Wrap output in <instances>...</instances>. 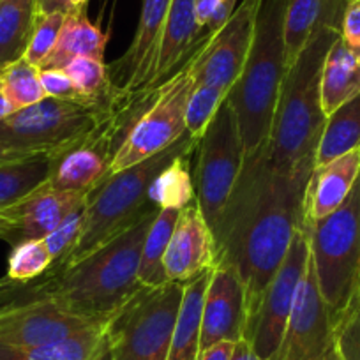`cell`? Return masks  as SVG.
Wrapping results in <instances>:
<instances>
[{"mask_svg":"<svg viewBox=\"0 0 360 360\" xmlns=\"http://www.w3.org/2000/svg\"><path fill=\"white\" fill-rule=\"evenodd\" d=\"M244 161L238 120L226 98L196 147L195 200L212 231L230 202Z\"/></svg>","mask_w":360,"mask_h":360,"instance_id":"9","label":"cell"},{"mask_svg":"<svg viewBox=\"0 0 360 360\" xmlns=\"http://www.w3.org/2000/svg\"><path fill=\"white\" fill-rule=\"evenodd\" d=\"M65 16H68V13L62 11L37 16L32 37H30V43L25 51V58L30 64L41 68V64L46 60L48 55L53 51L58 36H60L62 27H64Z\"/></svg>","mask_w":360,"mask_h":360,"instance_id":"34","label":"cell"},{"mask_svg":"<svg viewBox=\"0 0 360 360\" xmlns=\"http://www.w3.org/2000/svg\"><path fill=\"white\" fill-rule=\"evenodd\" d=\"M353 150H360V94L327 117L314 155V168H321Z\"/></svg>","mask_w":360,"mask_h":360,"instance_id":"26","label":"cell"},{"mask_svg":"<svg viewBox=\"0 0 360 360\" xmlns=\"http://www.w3.org/2000/svg\"><path fill=\"white\" fill-rule=\"evenodd\" d=\"M39 78L46 98L62 99V101L90 103L79 94L64 69H39Z\"/></svg>","mask_w":360,"mask_h":360,"instance_id":"38","label":"cell"},{"mask_svg":"<svg viewBox=\"0 0 360 360\" xmlns=\"http://www.w3.org/2000/svg\"><path fill=\"white\" fill-rule=\"evenodd\" d=\"M360 175V150H353L335 161L314 168L306 189V223L330 216L348 198Z\"/></svg>","mask_w":360,"mask_h":360,"instance_id":"18","label":"cell"},{"mask_svg":"<svg viewBox=\"0 0 360 360\" xmlns=\"http://www.w3.org/2000/svg\"><path fill=\"white\" fill-rule=\"evenodd\" d=\"M0 82L15 112L36 105L46 98L41 85L39 68L30 64L25 57L8 65L0 75Z\"/></svg>","mask_w":360,"mask_h":360,"instance_id":"30","label":"cell"},{"mask_svg":"<svg viewBox=\"0 0 360 360\" xmlns=\"http://www.w3.org/2000/svg\"><path fill=\"white\" fill-rule=\"evenodd\" d=\"M85 212H86V203L79 205L78 209L72 210L50 235L43 238L46 244L48 251H50L51 258L55 262H60L69 251L76 245L79 235H82L83 224H85Z\"/></svg>","mask_w":360,"mask_h":360,"instance_id":"35","label":"cell"},{"mask_svg":"<svg viewBox=\"0 0 360 360\" xmlns=\"http://www.w3.org/2000/svg\"><path fill=\"white\" fill-rule=\"evenodd\" d=\"M184 299L182 283L141 286L108 320L110 360H166Z\"/></svg>","mask_w":360,"mask_h":360,"instance_id":"7","label":"cell"},{"mask_svg":"<svg viewBox=\"0 0 360 360\" xmlns=\"http://www.w3.org/2000/svg\"><path fill=\"white\" fill-rule=\"evenodd\" d=\"M355 304H360V293H359V299H356V302Z\"/></svg>","mask_w":360,"mask_h":360,"instance_id":"49","label":"cell"},{"mask_svg":"<svg viewBox=\"0 0 360 360\" xmlns=\"http://www.w3.org/2000/svg\"><path fill=\"white\" fill-rule=\"evenodd\" d=\"M0 75H2V69H0Z\"/></svg>","mask_w":360,"mask_h":360,"instance_id":"50","label":"cell"},{"mask_svg":"<svg viewBox=\"0 0 360 360\" xmlns=\"http://www.w3.org/2000/svg\"><path fill=\"white\" fill-rule=\"evenodd\" d=\"M203 39L205 34L200 36L195 50L180 65L179 71L152 92L141 112L127 127L119 148L110 161L108 176L159 154L188 133L186 106L195 86L193 69Z\"/></svg>","mask_w":360,"mask_h":360,"instance_id":"8","label":"cell"},{"mask_svg":"<svg viewBox=\"0 0 360 360\" xmlns=\"http://www.w3.org/2000/svg\"><path fill=\"white\" fill-rule=\"evenodd\" d=\"M309 258V238H307V230L304 224L297 230L288 255L285 256L281 266L274 274L270 285L266 286L258 313L244 335L251 342L259 360H274L281 348L286 325H288L293 302H295L297 288L306 272Z\"/></svg>","mask_w":360,"mask_h":360,"instance_id":"10","label":"cell"},{"mask_svg":"<svg viewBox=\"0 0 360 360\" xmlns=\"http://www.w3.org/2000/svg\"><path fill=\"white\" fill-rule=\"evenodd\" d=\"M55 159L51 155H37L0 165V210L16 205L43 188L53 172Z\"/></svg>","mask_w":360,"mask_h":360,"instance_id":"27","label":"cell"},{"mask_svg":"<svg viewBox=\"0 0 360 360\" xmlns=\"http://www.w3.org/2000/svg\"><path fill=\"white\" fill-rule=\"evenodd\" d=\"M210 269L196 276L184 285V299L176 318L175 332L169 345L166 360H196L200 353V335H202L203 297L209 285Z\"/></svg>","mask_w":360,"mask_h":360,"instance_id":"24","label":"cell"},{"mask_svg":"<svg viewBox=\"0 0 360 360\" xmlns=\"http://www.w3.org/2000/svg\"><path fill=\"white\" fill-rule=\"evenodd\" d=\"M39 16L37 0H0V69L25 57Z\"/></svg>","mask_w":360,"mask_h":360,"instance_id":"25","label":"cell"},{"mask_svg":"<svg viewBox=\"0 0 360 360\" xmlns=\"http://www.w3.org/2000/svg\"><path fill=\"white\" fill-rule=\"evenodd\" d=\"M79 94L86 101H99L112 92L108 68L105 60L92 57H76L64 68Z\"/></svg>","mask_w":360,"mask_h":360,"instance_id":"33","label":"cell"},{"mask_svg":"<svg viewBox=\"0 0 360 360\" xmlns=\"http://www.w3.org/2000/svg\"><path fill=\"white\" fill-rule=\"evenodd\" d=\"M341 39L360 58V0H348L341 22Z\"/></svg>","mask_w":360,"mask_h":360,"instance_id":"39","label":"cell"},{"mask_svg":"<svg viewBox=\"0 0 360 360\" xmlns=\"http://www.w3.org/2000/svg\"><path fill=\"white\" fill-rule=\"evenodd\" d=\"M108 34L90 22L85 8H76L68 13L53 51L39 69H64L72 58L92 57L105 60Z\"/></svg>","mask_w":360,"mask_h":360,"instance_id":"22","label":"cell"},{"mask_svg":"<svg viewBox=\"0 0 360 360\" xmlns=\"http://www.w3.org/2000/svg\"><path fill=\"white\" fill-rule=\"evenodd\" d=\"M230 360H259V356L256 355V352L252 349L251 342L245 338H240L235 342L233 353H231Z\"/></svg>","mask_w":360,"mask_h":360,"instance_id":"43","label":"cell"},{"mask_svg":"<svg viewBox=\"0 0 360 360\" xmlns=\"http://www.w3.org/2000/svg\"><path fill=\"white\" fill-rule=\"evenodd\" d=\"M200 30L196 25L195 0H172L166 15L165 30L159 44L158 58L152 71L148 85L145 89L143 99L147 101L155 89L168 82L188 60L200 39Z\"/></svg>","mask_w":360,"mask_h":360,"instance_id":"16","label":"cell"},{"mask_svg":"<svg viewBox=\"0 0 360 360\" xmlns=\"http://www.w3.org/2000/svg\"><path fill=\"white\" fill-rule=\"evenodd\" d=\"M339 360H360V304H355L334 327Z\"/></svg>","mask_w":360,"mask_h":360,"instance_id":"36","label":"cell"},{"mask_svg":"<svg viewBox=\"0 0 360 360\" xmlns=\"http://www.w3.org/2000/svg\"><path fill=\"white\" fill-rule=\"evenodd\" d=\"M334 345V321L318 288L313 262L297 288L281 348L274 360H314Z\"/></svg>","mask_w":360,"mask_h":360,"instance_id":"12","label":"cell"},{"mask_svg":"<svg viewBox=\"0 0 360 360\" xmlns=\"http://www.w3.org/2000/svg\"><path fill=\"white\" fill-rule=\"evenodd\" d=\"M15 235H16V223L8 212V209L0 210V238L8 240L9 244H15Z\"/></svg>","mask_w":360,"mask_h":360,"instance_id":"42","label":"cell"},{"mask_svg":"<svg viewBox=\"0 0 360 360\" xmlns=\"http://www.w3.org/2000/svg\"><path fill=\"white\" fill-rule=\"evenodd\" d=\"M113 154L115 148L106 141L72 148L55 159L48 184L62 191L90 193L108 176V166Z\"/></svg>","mask_w":360,"mask_h":360,"instance_id":"21","label":"cell"},{"mask_svg":"<svg viewBox=\"0 0 360 360\" xmlns=\"http://www.w3.org/2000/svg\"><path fill=\"white\" fill-rule=\"evenodd\" d=\"M263 0H242L216 34H205L195 60V85H216L231 90L237 83L255 37L256 18Z\"/></svg>","mask_w":360,"mask_h":360,"instance_id":"11","label":"cell"},{"mask_svg":"<svg viewBox=\"0 0 360 360\" xmlns=\"http://www.w3.org/2000/svg\"><path fill=\"white\" fill-rule=\"evenodd\" d=\"M39 4V15H50V13L72 11L71 0H37Z\"/></svg>","mask_w":360,"mask_h":360,"instance_id":"44","label":"cell"},{"mask_svg":"<svg viewBox=\"0 0 360 360\" xmlns=\"http://www.w3.org/2000/svg\"><path fill=\"white\" fill-rule=\"evenodd\" d=\"M237 0H195L196 25L200 34H216L233 15Z\"/></svg>","mask_w":360,"mask_h":360,"instance_id":"37","label":"cell"},{"mask_svg":"<svg viewBox=\"0 0 360 360\" xmlns=\"http://www.w3.org/2000/svg\"><path fill=\"white\" fill-rule=\"evenodd\" d=\"M169 2L172 0H141L140 20L129 48L122 57L106 65L113 89L140 106L145 103V89L154 71Z\"/></svg>","mask_w":360,"mask_h":360,"instance_id":"13","label":"cell"},{"mask_svg":"<svg viewBox=\"0 0 360 360\" xmlns=\"http://www.w3.org/2000/svg\"><path fill=\"white\" fill-rule=\"evenodd\" d=\"M11 113H15V108L11 106L9 99L6 98L4 86H2V82H0V120L6 119V117H9Z\"/></svg>","mask_w":360,"mask_h":360,"instance_id":"45","label":"cell"},{"mask_svg":"<svg viewBox=\"0 0 360 360\" xmlns=\"http://www.w3.org/2000/svg\"><path fill=\"white\" fill-rule=\"evenodd\" d=\"M314 360H339V356H338V352H335L334 345H332L330 348H328L327 352L323 353V355H321V356H318V359H314Z\"/></svg>","mask_w":360,"mask_h":360,"instance_id":"46","label":"cell"},{"mask_svg":"<svg viewBox=\"0 0 360 360\" xmlns=\"http://www.w3.org/2000/svg\"><path fill=\"white\" fill-rule=\"evenodd\" d=\"M193 152L179 155L154 176L148 186V202L161 209L182 210L195 200V179L191 172Z\"/></svg>","mask_w":360,"mask_h":360,"instance_id":"28","label":"cell"},{"mask_svg":"<svg viewBox=\"0 0 360 360\" xmlns=\"http://www.w3.org/2000/svg\"><path fill=\"white\" fill-rule=\"evenodd\" d=\"M216 262L214 235L207 224L196 200L180 210L173 228L172 238L166 248L162 266L169 283H189Z\"/></svg>","mask_w":360,"mask_h":360,"instance_id":"15","label":"cell"},{"mask_svg":"<svg viewBox=\"0 0 360 360\" xmlns=\"http://www.w3.org/2000/svg\"><path fill=\"white\" fill-rule=\"evenodd\" d=\"M39 154H32V152L20 150V148L8 147V145L0 143V165H8V162H16L23 161V159L37 158Z\"/></svg>","mask_w":360,"mask_h":360,"instance_id":"41","label":"cell"},{"mask_svg":"<svg viewBox=\"0 0 360 360\" xmlns=\"http://www.w3.org/2000/svg\"><path fill=\"white\" fill-rule=\"evenodd\" d=\"M159 209L145 212L106 244L71 266L51 265L46 272L51 292L75 313L106 320L141 288L138 281L141 249Z\"/></svg>","mask_w":360,"mask_h":360,"instance_id":"2","label":"cell"},{"mask_svg":"<svg viewBox=\"0 0 360 360\" xmlns=\"http://www.w3.org/2000/svg\"><path fill=\"white\" fill-rule=\"evenodd\" d=\"M179 216V209H161L152 221L147 237H145L140 269H138V281L141 286L154 288V286L168 283L165 266H162V258H165L166 248H168Z\"/></svg>","mask_w":360,"mask_h":360,"instance_id":"29","label":"cell"},{"mask_svg":"<svg viewBox=\"0 0 360 360\" xmlns=\"http://www.w3.org/2000/svg\"><path fill=\"white\" fill-rule=\"evenodd\" d=\"M318 288L334 327L360 293V175L348 198L330 216L306 223Z\"/></svg>","mask_w":360,"mask_h":360,"instance_id":"6","label":"cell"},{"mask_svg":"<svg viewBox=\"0 0 360 360\" xmlns=\"http://www.w3.org/2000/svg\"><path fill=\"white\" fill-rule=\"evenodd\" d=\"M233 348V341H219L216 342V345L209 346V348L202 349V352L198 353V359L196 360H230Z\"/></svg>","mask_w":360,"mask_h":360,"instance_id":"40","label":"cell"},{"mask_svg":"<svg viewBox=\"0 0 360 360\" xmlns=\"http://www.w3.org/2000/svg\"><path fill=\"white\" fill-rule=\"evenodd\" d=\"M348 0H288L285 13L286 69L295 62L311 37L323 27L341 30Z\"/></svg>","mask_w":360,"mask_h":360,"instance_id":"19","label":"cell"},{"mask_svg":"<svg viewBox=\"0 0 360 360\" xmlns=\"http://www.w3.org/2000/svg\"><path fill=\"white\" fill-rule=\"evenodd\" d=\"M230 90L216 85H195L186 106V131L196 141L202 140L217 110L228 98Z\"/></svg>","mask_w":360,"mask_h":360,"instance_id":"32","label":"cell"},{"mask_svg":"<svg viewBox=\"0 0 360 360\" xmlns=\"http://www.w3.org/2000/svg\"><path fill=\"white\" fill-rule=\"evenodd\" d=\"M321 110L325 117L360 94V58L338 37L321 71Z\"/></svg>","mask_w":360,"mask_h":360,"instance_id":"23","label":"cell"},{"mask_svg":"<svg viewBox=\"0 0 360 360\" xmlns=\"http://www.w3.org/2000/svg\"><path fill=\"white\" fill-rule=\"evenodd\" d=\"M103 360H110V356H108V353H106V355H105V359H103Z\"/></svg>","mask_w":360,"mask_h":360,"instance_id":"48","label":"cell"},{"mask_svg":"<svg viewBox=\"0 0 360 360\" xmlns=\"http://www.w3.org/2000/svg\"><path fill=\"white\" fill-rule=\"evenodd\" d=\"M51 265H53V258L43 238L23 240L13 245L6 278L16 283H29L46 274Z\"/></svg>","mask_w":360,"mask_h":360,"instance_id":"31","label":"cell"},{"mask_svg":"<svg viewBox=\"0 0 360 360\" xmlns=\"http://www.w3.org/2000/svg\"><path fill=\"white\" fill-rule=\"evenodd\" d=\"M313 169V165L276 168L265 148L245 158L230 202L214 228V263L233 266L245 286V332L297 230L306 224L304 202Z\"/></svg>","mask_w":360,"mask_h":360,"instance_id":"1","label":"cell"},{"mask_svg":"<svg viewBox=\"0 0 360 360\" xmlns=\"http://www.w3.org/2000/svg\"><path fill=\"white\" fill-rule=\"evenodd\" d=\"M288 0H263L244 69L228 92L245 158L266 147L286 75L285 13Z\"/></svg>","mask_w":360,"mask_h":360,"instance_id":"4","label":"cell"},{"mask_svg":"<svg viewBox=\"0 0 360 360\" xmlns=\"http://www.w3.org/2000/svg\"><path fill=\"white\" fill-rule=\"evenodd\" d=\"M108 320L90 325L69 338L48 345H0V360H103L108 353Z\"/></svg>","mask_w":360,"mask_h":360,"instance_id":"20","label":"cell"},{"mask_svg":"<svg viewBox=\"0 0 360 360\" xmlns=\"http://www.w3.org/2000/svg\"><path fill=\"white\" fill-rule=\"evenodd\" d=\"M248 309L245 286L237 270L226 263H214L203 297L200 352L219 341L244 338Z\"/></svg>","mask_w":360,"mask_h":360,"instance_id":"14","label":"cell"},{"mask_svg":"<svg viewBox=\"0 0 360 360\" xmlns=\"http://www.w3.org/2000/svg\"><path fill=\"white\" fill-rule=\"evenodd\" d=\"M86 2H89V0H71V8H72V9H76V8H85Z\"/></svg>","mask_w":360,"mask_h":360,"instance_id":"47","label":"cell"},{"mask_svg":"<svg viewBox=\"0 0 360 360\" xmlns=\"http://www.w3.org/2000/svg\"><path fill=\"white\" fill-rule=\"evenodd\" d=\"M196 147L198 141L186 133L172 147L101 180L89 193L85 224L78 242L60 262H55V266L64 269L75 265L154 209L155 205L148 202V186L154 176L173 159L196 150Z\"/></svg>","mask_w":360,"mask_h":360,"instance_id":"5","label":"cell"},{"mask_svg":"<svg viewBox=\"0 0 360 360\" xmlns=\"http://www.w3.org/2000/svg\"><path fill=\"white\" fill-rule=\"evenodd\" d=\"M341 36L335 27H323L306 44L286 69L270 129L266 158L279 169H297L313 165L323 133L321 71L332 44Z\"/></svg>","mask_w":360,"mask_h":360,"instance_id":"3","label":"cell"},{"mask_svg":"<svg viewBox=\"0 0 360 360\" xmlns=\"http://www.w3.org/2000/svg\"><path fill=\"white\" fill-rule=\"evenodd\" d=\"M86 200H89V193L62 191V189L51 188L46 182L43 188L8 209L16 223L13 245L23 240H32V238H44L72 210L86 203Z\"/></svg>","mask_w":360,"mask_h":360,"instance_id":"17","label":"cell"}]
</instances>
